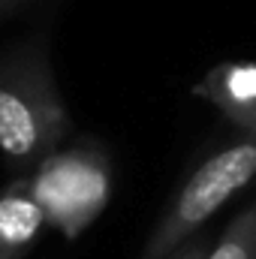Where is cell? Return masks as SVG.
Masks as SVG:
<instances>
[{
  "instance_id": "obj_5",
  "label": "cell",
  "mask_w": 256,
  "mask_h": 259,
  "mask_svg": "<svg viewBox=\"0 0 256 259\" xmlns=\"http://www.w3.org/2000/svg\"><path fill=\"white\" fill-rule=\"evenodd\" d=\"M46 226L42 205L30 190V178H18L0 196V259H21Z\"/></svg>"
},
{
  "instance_id": "obj_8",
  "label": "cell",
  "mask_w": 256,
  "mask_h": 259,
  "mask_svg": "<svg viewBox=\"0 0 256 259\" xmlns=\"http://www.w3.org/2000/svg\"><path fill=\"white\" fill-rule=\"evenodd\" d=\"M6 3H9V0H0V9H3V6H6Z\"/></svg>"
},
{
  "instance_id": "obj_7",
  "label": "cell",
  "mask_w": 256,
  "mask_h": 259,
  "mask_svg": "<svg viewBox=\"0 0 256 259\" xmlns=\"http://www.w3.org/2000/svg\"><path fill=\"white\" fill-rule=\"evenodd\" d=\"M208 247H211V244H208L205 238H196V235H193L190 241H187V244H181V247H178L169 259H205Z\"/></svg>"
},
{
  "instance_id": "obj_1",
  "label": "cell",
  "mask_w": 256,
  "mask_h": 259,
  "mask_svg": "<svg viewBox=\"0 0 256 259\" xmlns=\"http://www.w3.org/2000/svg\"><path fill=\"white\" fill-rule=\"evenodd\" d=\"M69 130V115L42 46H21L0 58V151L30 175L52 157Z\"/></svg>"
},
{
  "instance_id": "obj_2",
  "label": "cell",
  "mask_w": 256,
  "mask_h": 259,
  "mask_svg": "<svg viewBox=\"0 0 256 259\" xmlns=\"http://www.w3.org/2000/svg\"><path fill=\"white\" fill-rule=\"evenodd\" d=\"M256 175V136H247L220 154L208 157L181 190L166 205L160 223L154 226L139 259H169L181 244H187L199 226L220 211L241 187H247Z\"/></svg>"
},
{
  "instance_id": "obj_4",
  "label": "cell",
  "mask_w": 256,
  "mask_h": 259,
  "mask_svg": "<svg viewBox=\"0 0 256 259\" xmlns=\"http://www.w3.org/2000/svg\"><path fill=\"white\" fill-rule=\"evenodd\" d=\"M229 121L256 136V64H220L196 88Z\"/></svg>"
},
{
  "instance_id": "obj_3",
  "label": "cell",
  "mask_w": 256,
  "mask_h": 259,
  "mask_svg": "<svg viewBox=\"0 0 256 259\" xmlns=\"http://www.w3.org/2000/svg\"><path fill=\"white\" fill-rule=\"evenodd\" d=\"M27 178L36 202L42 205L46 223L58 226L66 238H75L100 217L112 187L109 163L91 148H58Z\"/></svg>"
},
{
  "instance_id": "obj_6",
  "label": "cell",
  "mask_w": 256,
  "mask_h": 259,
  "mask_svg": "<svg viewBox=\"0 0 256 259\" xmlns=\"http://www.w3.org/2000/svg\"><path fill=\"white\" fill-rule=\"evenodd\" d=\"M205 259H256V205L241 211L217 238L214 247H208Z\"/></svg>"
}]
</instances>
